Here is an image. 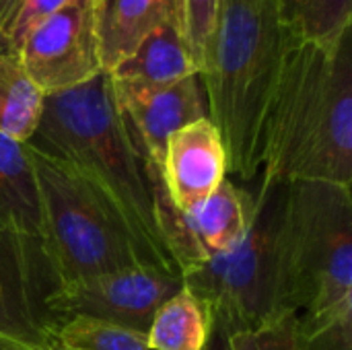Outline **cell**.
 Listing matches in <instances>:
<instances>
[{
	"label": "cell",
	"instance_id": "6da1fadb",
	"mask_svg": "<svg viewBox=\"0 0 352 350\" xmlns=\"http://www.w3.org/2000/svg\"><path fill=\"white\" fill-rule=\"evenodd\" d=\"M264 179L352 184V33L336 50L293 39L266 116Z\"/></svg>",
	"mask_w": 352,
	"mask_h": 350
},
{
	"label": "cell",
	"instance_id": "7a4b0ae2",
	"mask_svg": "<svg viewBox=\"0 0 352 350\" xmlns=\"http://www.w3.org/2000/svg\"><path fill=\"white\" fill-rule=\"evenodd\" d=\"M25 144L82 173L120 210L159 264L179 272L157 225L153 179L126 136L107 72L45 95L39 124Z\"/></svg>",
	"mask_w": 352,
	"mask_h": 350
},
{
	"label": "cell",
	"instance_id": "3957f363",
	"mask_svg": "<svg viewBox=\"0 0 352 350\" xmlns=\"http://www.w3.org/2000/svg\"><path fill=\"white\" fill-rule=\"evenodd\" d=\"M293 39L276 0H221L217 35L200 78L229 171L245 182L262 171L264 124Z\"/></svg>",
	"mask_w": 352,
	"mask_h": 350
},
{
	"label": "cell",
	"instance_id": "277c9868",
	"mask_svg": "<svg viewBox=\"0 0 352 350\" xmlns=\"http://www.w3.org/2000/svg\"><path fill=\"white\" fill-rule=\"evenodd\" d=\"M25 149L39 194L41 241L60 285L130 268L171 272L138 241L120 210L82 173L29 144Z\"/></svg>",
	"mask_w": 352,
	"mask_h": 350
},
{
	"label": "cell",
	"instance_id": "5b68a950",
	"mask_svg": "<svg viewBox=\"0 0 352 350\" xmlns=\"http://www.w3.org/2000/svg\"><path fill=\"white\" fill-rule=\"evenodd\" d=\"M254 212L241 241L182 274L184 287L204 303L229 334L258 332L293 316L287 305L285 215L289 182L258 175Z\"/></svg>",
	"mask_w": 352,
	"mask_h": 350
},
{
	"label": "cell",
	"instance_id": "8992f818",
	"mask_svg": "<svg viewBox=\"0 0 352 350\" xmlns=\"http://www.w3.org/2000/svg\"><path fill=\"white\" fill-rule=\"evenodd\" d=\"M287 305L320 318L352 305V194L328 182H289L285 215Z\"/></svg>",
	"mask_w": 352,
	"mask_h": 350
},
{
	"label": "cell",
	"instance_id": "52a82bcc",
	"mask_svg": "<svg viewBox=\"0 0 352 350\" xmlns=\"http://www.w3.org/2000/svg\"><path fill=\"white\" fill-rule=\"evenodd\" d=\"M60 287L41 237L0 227V336L29 350H60L50 297Z\"/></svg>",
	"mask_w": 352,
	"mask_h": 350
},
{
	"label": "cell",
	"instance_id": "ba28073f",
	"mask_svg": "<svg viewBox=\"0 0 352 350\" xmlns=\"http://www.w3.org/2000/svg\"><path fill=\"white\" fill-rule=\"evenodd\" d=\"M184 287L177 272L130 268L64 283L50 297L52 314L62 322L95 320L146 336L157 309Z\"/></svg>",
	"mask_w": 352,
	"mask_h": 350
},
{
	"label": "cell",
	"instance_id": "9c48e42d",
	"mask_svg": "<svg viewBox=\"0 0 352 350\" xmlns=\"http://www.w3.org/2000/svg\"><path fill=\"white\" fill-rule=\"evenodd\" d=\"M43 95L74 89L103 72L93 0H68L37 23L16 52Z\"/></svg>",
	"mask_w": 352,
	"mask_h": 350
},
{
	"label": "cell",
	"instance_id": "30bf717a",
	"mask_svg": "<svg viewBox=\"0 0 352 350\" xmlns=\"http://www.w3.org/2000/svg\"><path fill=\"white\" fill-rule=\"evenodd\" d=\"M155 202L163 243L179 274L235 248L245 235L254 212V194L231 179L221 182L208 198L190 210H177L165 190L155 194Z\"/></svg>",
	"mask_w": 352,
	"mask_h": 350
},
{
	"label": "cell",
	"instance_id": "8fae6325",
	"mask_svg": "<svg viewBox=\"0 0 352 350\" xmlns=\"http://www.w3.org/2000/svg\"><path fill=\"white\" fill-rule=\"evenodd\" d=\"M111 93L126 136L157 190L163 186L161 167L169 136L196 120L208 118L202 78L192 74L161 89H126L111 83Z\"/></svg>",
	"mask_w": 352,
	"mask_h": 350
},
{
	"label": "cell",
	"instance_id": "7c38bea8",
	"mask_svg": "<svg viewBox=\"0 0 352 350\" xmlns=\"http://www.w3.org/2000/svg\"><path fill=\"white\" fill-rule=\"evenodd\" d=\"M227 151L208 118L196 120L169 136L161 179L177 210H190L200 204L227 179Z\"/></svg>",
	"mask_w": 352,
	"mask_h": 350
},
{
	"label": "cell",
	"instance_id": "4fadbf2b",
	"mask_svg": "<svg viewBox=\"0 0 352 350\" xmlns=\"http://www.w3.org/2000/svg\"><path fill=\"white\" fill-rule=\"evenodd\" d=\"M103 72L120 64L157 27H184L182 0H93ZM186 35V33H184Z\"/></svg>",
	"mask_w": 352,
	"mask_h": 350
},
{
	"label": "cell",
	"instance_id": "5bb4252c",
	"mask_svg": "<svg viewBox=\"0 0 352 350\" xmlns=\"http://www.w3.org/2000/svg\"><path fill=\"white\" fill-rule=\"evenodd\" d=\"M109 80L126 89H161L200 74L184 27L165 23L151 31L132 54L109 72Z\"/></svg>",
	"mask_w": 352,
	"mask_h": 350
},
{
	"label": "cell",
	"instance_id": "9a60e30c",
	"mask_svg": "<svg viewBox=\"0 0 352 350\" xmlns=\"http://www.w3.org/2000/svg\"><path fill=\"white\" fill-rule=\"evenodd\" d=\"M0 227L41 237L39 194L25 142L0 134Z\"/></svg>",
	"mask_w": 352,
	"mask_h": 350
},
{
	"label": "cell",
	"instance_id": "2e32d148",
	"mask_svg": "<svg viewBox=\"0 0 352 350\" xmlns=\"http://www.w3.org/2000/svg\"><path fill=\"white\" fill-rule=\"evenodd\" d=\"M212 332V318L194 293L182 287L155 314L148 332V350H204Z\"/></svg>",
	"mask_w": 352,
	"mask_h": 350
},
{
	"label": "cell",
	"instance_id": "e0dca14e",
	"mask_svg": "<svg viewBox=\"0 0 352 350\" xmlns=\"http://www.w3.org/2000/svg\"><path fill=\"white\" fill-rule=\"evenodd\" d=\"M276 6L297 41L336 50L352 33V0H276Z\"/></svg>",
	"mask_w": 352,
	"mask_h": 350
},
{
	"label": "cell",
	"instance_id": "ac0fdd59",
	"mask_svg": "<svg viewBox=\"0 0 352 350\" xmlns=\"http://www.w3.org/2000/svg\"><path fill=\"white\" fill-rule=\"evenodd\" d=\"M43 97L19 58L0 52V134L27 142L39 124Z\"/></svg>",
	"mask_w": 352,
	"mask_h": 350
},
{
	"label": "cell",
	"instance_id": "d6986e66",
	"mask_svg": "<svg viewBox=\"0 0 352 350\" xmlns=\"http://www.w3.org/2000/svg\"><path fill=\"white\" fill-rule=\"evenodd\" d=\"M58 349L60 350H148L146 338L132 330L72 318L62 322L58 330Z\"/></svg>",
	"mask_w": 352,
	"mask_h": 350
},
{
	"label": "cell",
	"instance_id": "ffe728a7",
	"mask_svg": "<svg viewBox=\"0 0 352 350\" xmlns=\"http://www.w3.org/2000/svg\"><path fill=\"white\" fill-rule=\"evenodd\" d=\"M297 350H352V305L320 318L297 316Z\"/></svg>",
	"mask_w": 352,
	"mask_h": 350
},
{
	"label": "cell",
	"instance_id": "44dd1931",
	"mask_svg": "<svg viewBox=\"0 0 352 350\" xmlns=\"http://www.w3.org/2000/svg\"><path fill=\"white\" fill-rule=\"evenodd\" d=\"M184 8V33L192 50V56L202 72L208 64L212 41L217 35L221 0H182Z\"/></svg>",
	"mask_w": 352,
	"mask_h": 350
},
{
	"label": "cell",
	"instance_id": "7402d4cb",
	"mask_svg": "<svg viewBox=\"0 0 352 350\" xmlns=\"http://www.w3.org/2000/svg\"><path fill=\"white\" fill-rule=\"evenodd\" d=\"M231 350H297V316L283 318L258 332L229 334Z\"/></svg>",
	"mask_w": 352,
	"mask_h": 350
},
{
	"label": "cell",
	"instance_id": "603a6c76",
	"mask_svg": "<svg viewBox=\"0 0 352 350\" xmlns=\"http://www.w3.org/2000/svg\"><path fill=\"white\" fill-rule=\"evenodd\" d=\"M68 0H25L12 27H10V33H8V41H6V50L4 54L8 56H14L16 58V52L21 47V41L25 39V35L37 25L41 23L45 17H50L52 12H56L60 6H64Z\"/></svg>",
	"mask_w": 352,
	"mask_h": 350
},
{
	"label": "cell",
	"instance_id": "cb8c5ba5",
	"mask_svg": "<svg viewBox=\"0 0 352 350\" xmlns=\"http://www.w3.org/2000/svg\"><path fill=\"white\" fill-rule=\"evenodd\" d=\"M23 2L25 0H0V52L2 54L6 50L10 27H12V23H14Z\"/></svg>",
	"mask_w": 352,
	"mask_h": 350
},
{
	"label": "cell",
	"instance_id": "d4e9b609",
	"mask_svg": "<svg viewBox=\"0 0 352 350\" xmlns=\"http://www.w3.org/2000/svg\"><path fill=\"white\" fill-rule=\"evenodd\" d=\"M204 350H231V338H229V332L212 322V332H210V338H208V344Z\"/></svg>",
	"mask_w": 352,
	"mask_h": 350
},
{
	"label": "cell",
	"instance_id": "484cf974",
	"mask_svg": "<svg viewBox=\"0 0 352 350\" xmlns=\"http://www.w3.org/2000/svg\"><path fill=\"white\" fill-rule=\"evenodd\" d=\"M0 350H29V349H25V347H21V344H16V342H12V340H8V338H2V336H0Z\"/></svg>",
	"mask_w": 352,
	"mask_h": 350
}]
</instances>
